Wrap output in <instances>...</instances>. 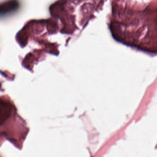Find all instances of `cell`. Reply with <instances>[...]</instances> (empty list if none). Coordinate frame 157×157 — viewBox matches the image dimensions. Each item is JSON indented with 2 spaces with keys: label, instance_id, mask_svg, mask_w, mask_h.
Here are the masks:
<instances>
[{
  "label": "cell",
  "instance_id": "cell-1",
  "mask_svg": "<svg viewBox=\"0 0 157 157\" xmlns=\"http://www.w3.org/2000/svg\"><path fill=\"white\" fill-rule=\"evenodd\" d=\"M12 106L9 103L1 101L0 104V122L2 124L10 115Z\"/></svg>",
  "mask_w": 157,
  "mask_h": 157
}]
</instances>
